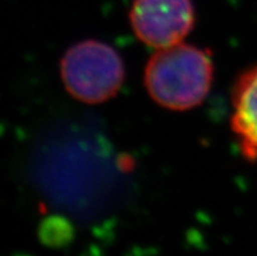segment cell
Here are the masks:
<instances>
[{"label": "cell", "mask_w": 257, "mask_h": 256, "mask_svg": "<svg viewBox=\"0 0 257 256\" xmlns=\"http://www.w3.org/2000/svg\"><path fill=\"white\" fill-rule=\"evenodd\" d=\"M60 73L72 97L86 104H102L120 89L124 65L111 46L88 39L65 52Z\"/></svg>", "instance_id": "2"}, {"label": "cell", "mask_w": 257, "mask_h": 256, "mask_svg": "<svg viewBox=\"0 0 257 256\" xmlns=\"http://www.w3.org/2000/svg\"><path fill=\"white\" fill-rule=\"evenodd\" d=\"M131 25L145 45L163 49L183 42L195 24L192 0H135Z\"/></svg>", "instance_id": "3"}, {"label": "cell", "mask_w": 257, "mask_h": 256, "mask_svg": "<svg viewBox=\"0 0 257 256\" xmlns=\"http://www.w3.org/2000/svg\"><path fill=\"white\" fill-rule=\"evenodd\" d=\"M212 56L186 43L158 49L145 68L150 97L169 110H189L208 96L213 82Z\"/></svg>", "instance_id": "1"}, {"label": "cell", "mask_w": 257, "mask_h": 256, "mask_svg": "<svg viewBox=\"0 0 257 256\" xmlns=\"http://www.w3.org/2000/svg\"><path fill=\"white\" fill-rule=\"evenodd\" d=\"M231 130L241 154L249 162L257 161V65L238 77L232 89Z\"/></svg>", "instance_id": "4"}]
</instances>
